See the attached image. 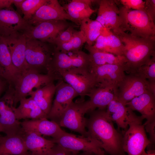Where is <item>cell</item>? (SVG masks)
Segmentation results:
<instances>
[{
  "mask_svg": "<svg viewBox=\"0 0 155 155\" xmlns=\"http://www.w3.org/2000/svg\"><path fill=\"white\" fill-rule=\"evenodd\" d=\"M87 119L88 137L110 155H125L122 148L123 135L115 128L105 109L95 110Z\"/></svg>",
  "mask_w": 155,
  "mask_h": 155,
  "instance_id": "obj_1",
  "label": "cell"
},
{
  "mask_svg": "<svg viewBox=\"0 0 155 155\" xmlns=\"http://www.w3.org/2000/svg\"><path fill=\"white\" fill-rule=\"evenodd\" d=\"M116 35L124 45L123 56L127 61L125 72L127 73L134 74L140 67L155 55V39L135 36L123 31Z\"/></svg>",
  "mask_w": 155,
  "mask_h": 155,
  "instance_id": "obj_2",
  "label": "cell"
},
{
  "mask_svg": "<svg viewBox=\"0 0 155 155\" xmlns=\"http://www.w3.org/2000/svg\"><path fill=\"white\" fill-rule=\"evenodd\" d=\"M123 31L136 36L155 39V25L144 11L129 9L123 6L119 9Z\"/></svg>",
  "mask_w": 155,
  "mask_h": 155,
  "instance_id": "obj_3",
  "label": "cell"
},
{
  "mask_svg": "<svg viewBox=\"0 0 155 155\" xmlns=\"http://www.w3.org/2000/svg\"><path fill=\"white\" fill-rule=\"evenodd\" d=\"M128 111L129 127L123 132V149L127 155H142L151 144L143 123L144 119L141 116L137 115L128 107Z\"/></svg>",
  "mask_w": 155,
  "mask_h": 155,
  "instance_id": "obj_4",
  "label": "cell"
},
{
  "mask_svg": "<svg viewBox=\"0 0 155 155\" xmlns=\"http://www.w3.org/2000/svg\"><path fill=\"white\" fill-rule=\"evenodd\" d=\"M71 53V54H68L58 50L55 47L46 73L54 81L59 80L60 73L70 69L78 68L90 69L88 54L80 51Z\"/></svg>",
  "mask_w": 155,
  "mask_h": 155,
  "instance_id": "obj_5",
  "label": "cell"
},
{
  "mask_svg": "<svg viewBox=\"0 0 155 155\" xmlns=\"http://www.w3.org/2000/svg\"><path fill=\"white\" fill-rule=\"evenodd\" d=\"M26 38L25 57L29 67L40 73L44 70L47 72L55 46L49 42Z\"/></svg>",
  "mask_w": 155,
  "mask_h": 155,
  "instance_id": "obj_6",
  "label": "cell"
},
{
  "mask_svg": "<svg viewBox=\"0 0 155 155\" xmlns=\"http://www.w3.org/2000/svg\"><path fill=\"white\" fill-rule=\"evenodd\" d=\"M47 74H43L30 68L21 72L13 86L15 107L20 100L26 98L34 88H40L54 81Z\"/></svg>",
  "mask_w": 155,
  "mask_h": 155,
  "instance_id": "obj_7",
  "label": "cell"
},
{
  "mask_svg": "<svg viewBox=\"0 0 155 155\" xmlns=\"http://www.w3.org/2000/svg\"><path fill=\"white\" fill-rule=\"evenodd\" d=\"M59 78L69 84L82 99L97 87L95 75L89 68H75L62 72Z\"/></svg>",
  "mask_w": 155,
  "mask_h": 155,
  "instance_id": "obj_8",
  "label": "cell"
},
{
  "mask_svg": "<svg viewBox=\"0 0 155 155\" xmlns=\"http://www.w3.org/2000/svg\"><path fill=\"white\" fill-rule=\"evenodd\" d=\"M87 113L85 101L80 98L71 102L61 117L58 124L60 127L67 128L88 137L86 129L87 119L85 117Z\"/></svg>",
  "mask_w": 155,
  "mask_h": 155,
  "instance_id": "obj_9",
  "label": "cell"
},
{
  "mask_svg": "<svg viewBox=\"0 0 155 155\" xmlns=\"http://www.w3.org/2000/svg\"><path fill=\"white\" fill-rule=\"evenodd\" d=\"M30 25L11 7L0 9V38L6 42L16 38Z\"/></svg>",
  "mask_w": 155,
  "mask_h": 155,
  "instance_id": "obj_10",
  "label": "cell"
},
{
  "mask_svg": "<svg viewBox=\"0 0 155 155\" xmlns=\"http://www.w3.org/2000/svg\"><path fill=\"white\" fill-rule=\"evenodd\" d=\"M14 90L9 86L4 95L0 98V125L6 135H21L20 123L15 117L13 109Z\"/></svg>",
  "mask_w": 155,
  "mask_h": 155,
  "instance_id": "obj_11",
  "label": "cell"
},
{
  "mask_svg": "<svg viewBox=\"0 0 155 155\" xmlns=\"http://www.w3.org/2000/svg\"><path fill=\"white\" fill-rule=\"evenodd\" d=\"M125 64H107L92 69L91 71L95 76L97 87L108 89L115 94L119 85L126 75Z\"/></svg>",
  "mask_w": 155,
  "mask_h": 155,
  "instance_id": "obj_12",
  "label": "cell"
},
{
  "mask_svg": "<svg viewBox=\"0 0 155 155\" xmlns=\"http://www.w3.org/2000/svg\"><path fill=\"white\" fill-rule=\"evenodd\" d=\"M55 96L47 118L58 123L73 99L79 96L74 89L62 80L56 85Z\"/></svg>",
  "mask_w": 155,
  "mask_h": 155,
  "instance_id": "obj_13",
  "label": "cell"
},
{
  "mask_svg": "<svg viewBox=\"0 0 155 155\" xmlns=\"http://www.w3.org/2000/svg\"><path fill=\"white\" fill-rule=\"evenodd\" d=\"M148 91V80L134 74H129L126 75L120 84L115 95L120 102L126 105L134 98Z\"/></svg>",
  "mask_w": 155,
  "mask_h": 155,
  "instance_id": "obj_14",
  "label": "cell"
},
{
  "mask_svg": "<svg viewBox=\"0 0 155 155\" xmlns=\"http://www.w3.org/2000/svg\"><path fill=\"white\" fill-rule=\"evenodd\" d=\"M70 26L66 20H51L30 25L23 33L26 38L50 43L60 32Z\"/></svg>",
  "mask_w": 155,
  "mask_h": 155,
  "instance_id": "obj_15",
  "label": "cell"
},
{
  "mask_svg": "<svg viewBox=\"0 0 155 155\" xmlns=\"http://www.w3.org/2000/svg\"><path fill=\"white\" fill-rule=\"evenodd\" d=\"M52 140L55 144L73 152H92L105 153L104 150L89 137L77 136L65 131L58 138Z\"/></svg>",
  "mask_w": 155,
  "mask_h": 155,
  "instance_id": "obj_16",
  "label": "cell"
},
{
  "mask_svg": "<svg viewBox=\"0 0 155 155\" xmlns=\"http://www.w3.org/2000/svg\"><path fill=\"white\" fill-rule=\"evenodd\" d=\"M119 13V9L114 1L102 0L96 20L116 35L122 30Z\"/></svg>",
  "mask_w": 155,
  "mask_h": 155,
  "instance_id": "obj_17",
  "label": "cell"
},
{
  "mask_svg": "<svg viewBox=\"0 0 155 155\" xmlns=\"http://www.w3.org/2000/svg\"><path fill=\"white\" fill-rule=\"evenodd\" d=\"M66 20H71V19L58 1L48 0L28 22L30 25L34 26L44 21Z\"/></svg>",
  "mask_w": 155,
  "mask_h": 155,
  "instance_id": "obj_18",
  "label": "cell"
},
{
  "mask_svg": "<svg viewBox=\"0 0 155 155\" xmlns=\"http://www.w3.org/2000/svg\"><path fill=\"white\" fill-rule=\"evenodd\" d=\"M22 130L34 132L40 135L48 136L53 140L58 138L65 131L56 122L49 120L46 117L25 120L21 122Z\"/></svg>",
  "mask_w": 155,
  "mask_h": 155,
  "instance_id": "obj_19",
  "label": "cell"
},
{
  "mask_svg": "<svg viewBox=\"0 0 155 155\" xmlns=\"http://www.w3.org/2000/svg\"><path fill=\"white\" fill-rule=\"evenodd\" d=\"M21 135L28 150L36 155H49L56 144L52 140L46 139L32 131L22 130Z\"/></svg>",
  "mask_w": 155,
  "mask_h": 155,
  "instance_id": "obj_20",
  "label": "cell"
},
{
  "mask_svg": "<svg viewBox=\"0 0 155 155\" xmlns=\"http://www.w3.org/2000/svg\"><path fill=\"white\" fill-rule=\"evenodd\" d=\"M20 73L12 62L7 43L0 38V75L13 86Z\"/></svg>",
  "mask_w": 155,
  "mask_h": 155,
  "instance_id": "obj_21",
  "label": "cell"
},
{
  "mask_svg": "<svg viewBox=\"0 0 155 155\" xmlns=\"http://www.w3.org/2000/svg\"><path fill=\"white\" fill-rule=\"evenodd\" d=\"M126 106L133 111L139 112L147 121L155 120V96L150 91L134 98Z\"/></svg>",
  "mask_w": 155,
  "mask_h": 155,
  "instance_id": "obj_22",
  "label": "cell"
},
{
  "mask_svg": "<svg viewBox=\"0 0 155 155\" xmlns=\"http://www.w3.org/2000/svg\"><path fill=\"white\" fill-rule=\"evenodd\" d=\"M26 37L23 33L10 41L6 42L9 49L12 62L20 72L29 67L25 57Z\"/></svg>",
  "mask_w": 155,
  "mask_h": 155,
  "instance_id": "obj_23",
  "label": "cell"
},
{
  "mask_svg": "<svg viewBox=\"0 0 155 155\" xmlns=\"http://www.w3.org/2000/svg\"><path fill=\"white\" fill-rule=\"evenodd\" d=\"M85 48L89 53L90 65L91 70L105 64L123 65L127 61L123 56H116L111 53L98 50L92 45L86 44Z\"/></svg>",
  "mask_w": 155,
  "mask_h": 155,
  "instance_id": "obj_24",
  "label": "cell"
},
{
  "mask_svg": "<svg viewBox=\"0 0 155 155\" xmlns=\"http://www.w3.org/2000/svg\"><path fill=\"white\" fill-rule=\"evenodd\" d=\"M88 96L90 99L85 101V103L87 113H89L97 108L98 109H105L114 98L115 94L108 89L97 87L93 88Z\"/></svg>",
  "mask_w": 155,
  "mask_h": 155,
  "instance_id": "obj_25",
  "label": "cell"
},
{
  "mask_svg": "<svg viewBox=\"0 0 155 155\" xmlns=\"http://www.w3.org/2000/svg\"><path fill=\"white\" fill-rule=\"evenodd\" d=\"M94 1L91 0H73L63 7L71 19V21L80 25L84 19L89 18L95 12L90 5Z\"/></svg>",
  "mask_w": 155,
  "mask_h": 155,
  "instance_id": "obj_26",
  "label": "cell"
},
{
  "mask_svg": "<svg viewBox=\"0 0 155 155\" xmlns=\"http://www.w3.org/2000/svg\"><path fill=\"white\" fill-rule=\"evenodd\" d=\"M19 102L18 106L14 107L13 109L16 117L18 120L47 118V115L31 97L23 98Z\"/></svg>",
  "mask_w": 155,
  "mask_h": 155,
  "instance_id": "obj_27",
  "label": "cell"
},
{
  "mask_svg": "<svg viewBox=\"0 0 155 155\" xmlns=\"http://www.w3.org/2000/svg\"><path fill=\"white\" fill-rule=\"evenodd\" d=\"M106 113L108 117L115 122L119 129L124 131L127 129L129 122L128 108L120 102L115 95L107 107Z\"/></svg>",
  "mask_w": 155,
  "mask_h": 155,
  "instance_id": "obj_28",
  "label": "cell"
},
{
  "mask_svg": "<svg viewBox=\"0 0 155 155\" xmlns=\"http://www.w3.org/2000/svg\"><path fill=\"white\" fill-rule=\"evenodd\" d=\"M28 152L21 135H0V155H26Z\"/></svg>",
  "mask_w": 155,
  "mask_h": 155,
  "instance_id": "obj_29",
  "label": "cell"
},
{
  "mask_svg": "<svg viewBox=\"0 0 155 155\" xmlns=\"http://www.w3.org/2000/svg\"><path fill=\"white\" fill-rule=\"evenodd\" d=\"M56 86L54 81L32 91L29 94L42 111L47 116L52 104V100L55 94Z\"/></svg>",
  "mask_w": 155,
  "mask_h": 155,
  "instance_id": "obj_30",
  "label": "cell"
},
{
  "mask_svg": "<svg viewBox=\"0 0 155 155\" xmlns=\"http://www.w3.org/2000/svg\"><path fill=\"white\" fill-rule=\"evenodd\" d=\"M80 31L85 37L86 42L88 45H93L100 34L103 27L101 24L95 20L87 18L82 20L80 24Z\"/></svg>",
  "mask_w": 155,
  "mask_h": 155,
  "instance_id": "obj_31",
  "label": "cell"
},
{
  "mask_svg": "<svg viewBox=\"0 0 155 155\" xmlns=\"http://www.w3.org/2000/svg\"><path fill=\"white\" fill-rule=\"evenodd\" d=\"M86 42V38L83 32L80 30L75 31L69 41L55 46L57 49L64 53L75 52L79 51Z\"/></svg>",
  "mask_w": 155,
  "mask_h": 155,
  "instance_id": "obj_32",
  "label": "cell"
},
{
  "mask_svg": "<svg viewBox=\"0 0 155 155\" xmlns=\"http://www.w3.org/2000/svg\"><path fill=\"white\" fill-rule=\"evenodd\" d=\"M102 32L105 37L108 53L116 56H123L124 45L119 38L105 28H103Z\"/></svg>",
  "mask_w": 155,
  "mask_h": 155,
  "instance_id": "obj_33",
  "label": "cell"
},
{
  "mask_svg": "<svg viewBox=\"0 0 155 155\" xmlns=\"http://www.w3.org/2000/svg\"><path fill=\"white\" fill-rule=\"evenodd\" d=\"M48 0H24L22 4L20 10L24 15L23 18L28 21L37 10L45 3Z\"/></svg>",
  "mask_w": 155,
  "mask_h": 155,
  "instance_id": "obj_34",
  "label": "cell"
},
{
  "mask_svg": "<svg viewBox=\"0 0 155 155\" xmlns=\"http://www.w3.org/2000/svg\"><path fill=\"white\" fill-rule=\"evenodd\" d=\"M134 74L148 81H155V55L140 67Z\"/></svg>",
  "mask_w": 155,
  "mask_h": 155,
  "instance_id": "obj_35",
  "label": "cell"
},
{
  "mask_svg": "<svg viewBox=\"0 0 155 155\" xmlns=\"http://www.w3.org/2000/svg\"><path fill=\"white\" fill-rule=\"evenodd\" d=\"M75 31L73 26H70L66 30L59 33L52 40L51 43L56 46L67 42L71 39Z\"/></svg>",
  "mask_w": 155,
  "mask_h": 155,
  "instance_id": "obj_36",
  "label": "cell"
},
{
  "mask_svg": "<svg viewBox=\"0 0 155 155\" xmlns=\"http://www.w3.org/2000/svg\"><path fill=\"white\" fill-rule=\"evenodd\" d=\"M123 7L129 9L144 10L145 1L142 0H121Z\"/></svg>",
  "mask_w": 155,
  "mask_h": 155,
  "instance_id": "obj_37",
  "label": "cell"
},
{
  "mask_svg": "<svg viewBox=\"0 0 155 155\" xmlns=\"http://www.w3.org/2000/svg\"><path fill=\"white\" fill-rule=\"evenodd\" d=\"M144 124L145 131L149 134V140L151 143L150 145L147 147L150 146L148 148H152V145L154 146L155 142V120L146 121Z\"/></svg>",
  "mask_w": 155,
  "mask_h": 155,
  "instance_id": "obj_38",
  "label": "cell"
},
{
  "mask_svg": "<svg viewBox=\"0 0 155 155\" xmlns=\"http://www.w3.org/2000/svg\"><path fill=\"white\" fill-rule=\"evenodd\" d=\"M144 10L154 21L155 16V0H146L145 1Z\"/></svg>",
  "mask_w": 155,
  "mask_h": 155,
  "instance_id": "obj_39",
  "label": "cell"
},
{
  "mask_svg": "<svg viewBox=\"0 0 155 155\" xmlns=\"http://www.w3.org/2000/svg\"><path fill=\"white\" fill-rule=\"evenodd\" d=\"M73 152L55 144L49 155H72Z\"/></svg>",
  "mask_w": 155,
  "mask_h": 155,
  "instance_id": "obj_40",
  "label": "cell"
},
{
  "mask_svg": "<svg viewBox=\"0 0 155 155\" xmlns=\"http://www.w3.org/2000/svg\"><path fill=\"white\" fill-rule=\"evenodd\" d=\"M13 4V0H0V9L10 7Z\"/></svg>",
  "mask_w": 155,
  "mask_h": 155,
  "instance_id": "obj_41",
  "label": "cell"
},
{
  "mask_svg": "<svg viewBox=\"0 0 155 155\" xmlns=\"http://www.w3.org/2000/svg\"><path fill=\"white\" fill-rule=\"evenodd\" d=\"M72 155H105V153L100 154L92 152H73Z\"/></svg>",
  "mask_w": 155,
  "mask_h": 155,
  "instance_id": "obj_42",
  "label": "cell"
},
{
  "mask_svg": "<svg viewBox=\"0 0 155 155\" xmlns=\"http://www.w3.org/2000/svg\"><path fill=\"white\" fill-rule=\"evenodd\" d=\"M7 84V82L0 75V95L4 90Z\"/></svg>",
  "mask_w": 155,
  "mask_h": 155,
  "instance_id": "obj_43",
  "label": "cell"
},
{
  "mask_svg": "<svg viewBox=\"0 0 155 155\" xmlns=\"http://www.w3.org/2000/svg\"><path fill=\"white\" fill-rule=\"evenodd\" d=\"M148 81L149 91L155 96V81Z\"/></svg>",
  "mask_w": 155,
  "mask_h": 155,
  "instance_id": "obj_44",
  "label": "cell"
},
{
  "mask_svg": "<svg viewBox=\"0 0 155 155\" xmlns=\"http://www.w3.org/2000/svg\"><path fill=\"white\" fill-rule=\"evenodd\" d=\"M24 0H13V4H14L16 8L20 11L22 3Z\"/></svg>",
  "mask_w": 155,
  "mask_h": 155,
  "instance_id": "obj_45",
  "label": "cell"
},
{
  "mask_svg": "<svg viewBox=\"0 0 155 155\" xmlns=\"http://www.w3.org/2000/svg\"><path fill=\"white\" fill-rule=\"evenodd\" d=\"M142 155H155V150L149 149L146 152L145 150L143 152Z\"/></svg>",
  "mask_w": 155,
  "mask_h": 155,
  "instance_id": "obj_46",
  "label": "cell"
},
{
  "mask_svg": "<svg viewBox=\"0 0 155 155\" xmlns=\"http://www.w3.org/2000/svg\"><path fill=\"white\" fill-rule=\"evenodd\" d=\"M26 155H36V154H33L31 152H30L29 151L28 153Z\"/></svg>",
  "mask_w": 155,
  "mask_h": 155,
  "instance_id": "obj_47",
  "label": "cell"
},
{
  "mask_svg": "<svg viewBox=\"0 0 155 155\" xmlns=\"http://www.w3.org/2000/svg\"><path fill=\"white\" fill-rule=\"evenodd\" d=\"M1 132H3V130L1 126L0 125V133Z\"/></svg>",
  "mask_w": 155,
  "mask_h": 155,
  "instance_id": "obj_48",
  "label": "cell"
},
{
  "mask_svg": "<svg viewBox=\"0 0 155 155\" xmlns=\"http://www.w3.org/2000/svg\"><path fill=\"white\" fill-rule=\"evenodd\" d=\"M126 155L125 154V155Z\"/></svg>",
  "mask_w": 155,
  "mask_h": 155,
  "instance_id": "obj_49",
  "label": "cell"
}]
</instances>
